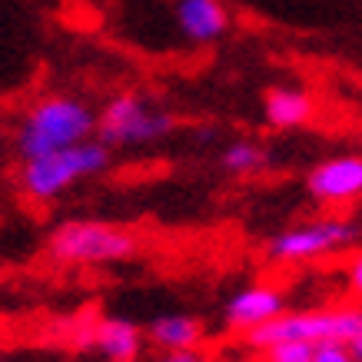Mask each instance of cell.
Masks as SVG:
<instances>
[{
    "label": "cell",
    "mask_w": 362,
    "mask_h": 362,
    "mask_svg": "<svg viewBox=\"0 0 362 362\" xmlns=\"http://www.w3.org/2000/svg\"><path fill=\"white\" fill-rule=\"evenodd\" d=\"M359 240V226L352 220H339V216H322V220L299 223L293 230H283L279 236L269 240L266 256L279 266H296V263H313L322 256L349 250Z\"/></svg>",
    "instance_id": "8992f818"
},
{
    "label": "cell",
    "mask_w": 362,
    "mask_h": 362,
    "mask_svg": "<svg viewBox=\"0 0 362 362\" xmlns=\"http://www.w3.org/2000/svg\"><path fill=\"white\" fill-rule=\"evenodd\" d=\"M313 362H356L342 342H319L313 346Z\"/></svg>",
    "instance_id": "9a60e30c"
},
{
    "label": "cell",
    "mask_w": 362,
    "mask_h": 362,
    "mask_svg": "<svg viewBox=\"0 0 362 362\" xmlns=\"http://www.w3.org/2000/svg\"><path fill=\"white\" fill-rule=\"evenodd\" d=\"M362 332V306L352 309H326V313H283L263 326L246 332V346L266 352L276 342H346Z\"/></svg>",
    "instance_id": "277c9868"
},
{
    "label": "cell",
    "mask_w": 362,
    "mask_h": 362,
    "mask_svg": "<svg viewBox=\"0 0 362 362\" xmlns=\"http://www.w3.org/2000/svg\"><path fill=\"white\" fill-rule=\"evenodd\" d=\"M349 289L362 299V252L349 263Z\"/></svg>",
    "instance_id": "e0dca14e"
},
{
    "label": "cell",
    "mask_w": 362,
    "mask_h": 362,
    "mask_svg": "<svg viewBox=\"0 0 362 362\" xmlns=\"http://www.w3.org/2000/svg\"><path fill=\"white\" fill-rule=\"evenodd\" d=\"M220 163H223V170H230V173H236V176L259 173V170L266 166V150L252 140H236L223 150Z\"/></svg>",
    "instance_id": "4fadbf2b"
},
{
    "label": "cell",
    "mask_w": 362,
    "mask_h": 362,
    "mask_svg": "<svg viewBox=\"0 0 362 362\" xmlns=\"http://www.w3.org/2000/svg\"><path fill=\"white\" fill-rule=\"evenodd\" d=\"M140 250L136 233L100 220H70L50 236V256L66 266H110Z\"/></svg>",
    "instance_id": "3957f363"
},
{
    "label": "cell",
    "mask_w": 362,
    "mask_h": 362,
    "mask_svg": "<svg viewBox=\"0 0 362 362\" xmlns=\"http://www.w3.org/2000/svg\"><path fill=\"white\" fill-rule=\"evenodd\" d=\"M263 107H266V120H269V127H276V130H296V127L313 120V113H316L313 97H309L306 90H296V87L266 90Z\"/></svg>",
    "instance_id": "30bf717a"
},
{
    "label": "cell",
    "mask_w": 362,
    "mask_h": 362,
    "mask_svg": "<svg viewBox=\"0 0 362 362\" xmlns=\"http://www.w3.org/2000/svg\"><path fill=\"white\" fill-rule=\"evenodd\" d=\"M346 349H349V356H352L356 362H362V332H356V336L346 342Z\"/></svg>",
    "instance_id": "ac0fdd59"
},
{
    "label": "cell",
    "mask_w": 362,
    "mask_h": 362,
    "mask_svg": "<svg viewBox=\"0 0 362 362\" xmlns=\"http://www.w3.org/2000/svg\"><path fill=\"white\" fill-rule=\"evenodd\" d=\"M173 130V117L153 107L140 93L113 97L97 117V140L107 146H143V143L163 140Z\"/></svg>",
    "instance_id": "5b68a950"
},
{
    "label": "cell",
    "mask_w": 362,
    "mask_h": 362,
    "mask_svg": "<svg viewBox=\"0 0 362 362\" xmlns=\"http://www.w3.org/2000/svg\"><path fill=\"white\" fill-rule=\"evenodd\" d=\"M93 130H97V113L83 100L57 93V97L37 100L27 110L21 130H17V150L23 160H33V156L90 140Z\"/></svg>",
    "instance_id": "6da1fadb"
},
{
    "label": "cell",
    "mask_w": 362,
    "mask_h": 362,
    "mask_svg": "<svg viewBox=\"0 0 362 362\" xmlns=\"http://www.w3.org/2000/svg\"><path fill=\"white\" fill-rule=\"evenodd\" d=\"M269 362H313V346L309 342H276L266 349Z\"/></svg>",
    "instance_id": "5bb4252c"
},
{
    "label": "cell",
    "mask_w": 362,
    "mask_h": 362,
    "mask_svg": "<svg viewBox=\"0 0 362 362\" xmlns=\"http://www.w3.org/2000/svg\"><path fill=\"white\" fill-rule=\"evenodd\" d=\"M283 313H286V296L276 286H250V289H240V293L226 303V309H223L226 326L243 329V332L256 329V326H263V322L283 316Z\"/></svg>",
    "instance_id": "ba28073f"
},
{
    "label": "cell",
    "mask_w": 362,
    "mask_h": 362,
    "mask_svg": "<svg viewBox=\"0 0 362 362\" xmlns=\"http://www.w3.org/2000/svg\"><path fill=\"white\" fill-rule=\"evenodd\" d=\"M90 339L110 362H136L143 349V332L130 319H103V322H97V329L90 332Z\"/></svg>",
    "instance_id": "8fae6325"
},
{
    "label": "cell",
    "mask_w": 362,
    "mask_h": 362,
    "mask_svg": "<svg viewBox=\"0 0 362 362\" xmlns=\"http://www.w3.org/2000/svg\"><path fill=\"white\" fill-rule=\"evenodd\" d=\"M160 362H209L199 349H183V352H166Z\"/></svg>",
    "instance_id": "2e32d148"
},
{
    "label": "cell",
    "mask_w": 362,
    "mask_h": 362,
    "mask_svg": "<svg viewBox=\"0 0 362 362\" xmlns=\"http://www.w3.org/2000/svg\"><path fill=\"white\" fill-rule=\"evenodd\" d=\"M180 33L193 44H213L230 30V11L223 0H180L176 4Z\"/></svg>",
    "instance_id": "9c48e42d"
},
{
    "label": "cell",
    "mask_w": 362,
    "mask_h": 362,
    "mask_svg": "<svg viewBox=\"0 0 362 362\" xmlns=\"http://www.w3.org/2000/svg\"><path fill=\"white\" fill-rule=\"evenodd\" d=\"M306 187L322 206H352L362 199V156L346 153L322 160L306 176Z\"/></svg>",
    "instance_id": "52a82bcc"
},
{
    "label": "cell",
    "mask_w": 362,
    "mask_h": 362,
    "mask_svg": "<svg viewBox=\"0 0 362 362\" xmlns=\"http://www.w3.org/2000/svg\"><path fill=\"white\" fill-rule=\"evenodd\" d=\"M107 166H110V146L90 136V140L54 150V153L23 160L21 189L37 203H47V199L64 197L80 180L103 173Z\"/></svg>",
    "instance_id": "7a4b0ae2"
},
{
    "label": "cell",
    "mask_w": 362,
    "mask_h": 362,
    "mask_svg": "<svg viewBox=\"0 0 362 362\" xmlns=\"http://www.w3.org/2000/svg\"><path fill=\"white\" fill-rule=\"evenodd\" d=\"M199 339H203V329L193 316H160L150 326V342L163 352L197 349Z\"/></svg>",
    "instance_id": "7c38bea8"
}]
</instances>
